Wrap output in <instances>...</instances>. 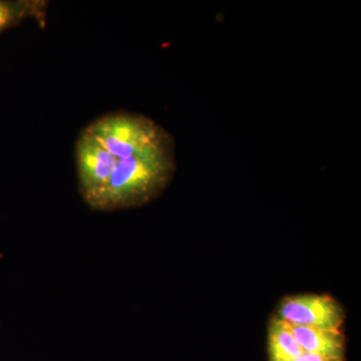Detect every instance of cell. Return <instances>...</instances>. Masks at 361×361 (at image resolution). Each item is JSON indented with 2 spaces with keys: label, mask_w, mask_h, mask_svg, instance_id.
Returning <instances> with one entry per match:
<instances>
[{
  "label": "cell",
  "mask_w": 361,
  "mask_h": 361,
  "mask_svg": "<svg viewBox=\"0 0 361 361\" xmlns=\"http://www.w3.org/2000/svg\"><path fill=\"white\" fill-rule=\"evenodd\" d=\"M175 171L174 145L118 160L92 210L111 212L145 205L167 188Z\"/></svg>",
  "instance_id": "obj_1"
},
{
  "label": "cell",
  "mask_w": 361,
  "mask_h": 361,
  "mask_svg": "<svg viewBox=\"0 0 361 361\" xmlns=\"http://www.w3.org/2000/svg\"><path fill=\"white\" fill-rule=\"evenodd\" d=\"M116 160L144 155L173 146L171 135L153 120L137 114H114L90 123L85 129Z\"/></svg>",
  "instance_id": "obj_2"
},
{
  "label": "cell",
  "mask_w": 361,
  "mask_h": 361,
  "mask_svg": "<svg viewBox=\"0 0 361 361\" xmlns=\"http://www.w3.org/2000/svg\"><path fill=\"white\" fill-rule=\"evenodd\" d=\"M75 159L80 194L92 209L106 189L118 160L87 130L78 137Z\"/></svg>",
  "instance_id": "obj_3"
},
{
  "label": "cell",
  "mask_w": 361,
  "mask_h": 361,
  "mask_svg": "<svg viewBox=\"0 0 361 361\" xmlns=\"http://www.w3.org/2000/svg\"><path fill=\"white\" fill-rule=\"evenodd\" d=\"M277 318L296 326L341 330L344 314L341 304L331 297L305 294L285 299Z\"/></svg>",
  "instance_id": "obj_4"
},
{
  "label": "cell",
  "mask_w": 361,
  "mask_h": 361,
  "mask_svg": "<svg viewBox=\"0 0 361 361\" xmlns=\"http://www.w3.org/2000/svg\"><path fill=\"white\" fill-rule=\"evenodd\" d=\"M288 325L303 353L338 360L343 358L344 338L341 330Z\"/></svg>",
  "instance_id": "obj_5"
},
{
  "label": "cell",
  "mask_w": 361,
  "mask_h": 361,
  "mask_svg": "<svg viewBox=\"0 0 361 361\" xmlns=\"http://www.w3.org/2000/svg\"><path fill=\"white\" fill-rule=\"evenodd\" d=\"M269 355L271 361H290L302 355L290 326L275 318L269 327Z\"/></svg>",
  "instance_id": "obj_6"
},
{
  "label": "cell",
  "mask_w": 361,
  "mask_h": 361,
  "mask_svg": "<svg viewBox=\"0 0 361 361\" xmlns=\"http://www.w3.org/2000/svg\"><path fill=\"white\" fill-rule=\"evenodd\" d=\"M45 2L35 0H0V33L27 18L44 20Z\"/></svg>",
  "instance_id": "obj_7"
},
{
  "label": "cell",
  "mask_w": 361,
  "mask_h": 361,
  "mask_svg": "<svg viewBox=\"0 0 361 361\" xmlns=\"http://www.w3.org/2000/svg\"><path fill=\"white\" fill-rule=\"evenodd\" d=\"M290 361H342L338 358L326 357V356H322L317 355H312V353H303L302 355L297 356L296 358Z\"/></svg>",
  "instance_id": "obj_8"
}]
</instances>
